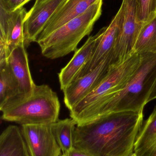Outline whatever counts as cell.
<instances>
[{"mask_svg":"<svg viewBox=\"0 0 156 156\" xmlns=\"http://www.w3.org/2000/svg\"><path fill=\"white\" fill-rule=\"evenodd\" d=\"M140 156H156V142Z\"/></svg>","mask_w":156,"mask_h":156,"instance_id":"23","label":"cell"},{"mask_svg":"<svg viewBox=\"0 0 156 156\" xmlns=\"http://www.w3.org/2000/svg\"><path fill=\"white\" fill-rule=\"evenodd\" d=\"M102 5L103 0H98L85 12L37 41L43 55L49 59H56L76 51L80 42L90 34L100 17Z\"/></svg>","mask_w":156,"mask_h":156,"instance_id":"4","label":"cell"},{"mask_svg":"<svg viewBox=\"0 0 156 156\" xmlns=\"http://www.w3.org/2000/svg\"><path fill=\"white\" fill-rule=\"evenodd\" d=\"M19 95L17 82L8 63L0 65V110Z\"/></svg>","mask_w":156,"mask_h":156,"instance_id":"17","label":"cell"},{"mask_svg":"<svg viewBox=\"0 0 156 156\" xmlns=\"http://www.w3.org/2000/svg\"><path fill=\"white\" fill-rule=\"evenodd\" d=\"M26 48L24 44L16 47L8 59V65L18 84L19 95L30 93L36 85L31 76Z\"/></svg>","mask_w":156,"mask_h":156,"instance_id":"14","label":"cell"},{"mask_svg":"<svg viewBox=\"0 0 156 156\" xmlns=\"http://www.w3.org/2000/svg\"><path fill=\"white\" fill-rule=\"evenodd\" d=\"M57 94L47 84L36 85L32 92L18 95L1 109L2 119L23 125L51 124L59 120Z\"/></svg>","mask_w":156,"mask_h":156,"instance_id":"3","label":"cell"},{"mask_svg":"<svg viewBox=\"0 0 156 156\" xmlns=\"http://www.w3.org/2000/svg\"><path fill=\"white\" fill-rule=\"evenodd\" d=\"M27 12L24 7L13 12L0 6V42L6 43L9 51L25 45L24 25Z\"/></svg>","mask_w":156,"mask_h":156,"instance_id":"12","label":"cell"},{"mask_svg":"<svg viewBox=\"0 0 156 156\" xmlns=\"http://www.w3.org/2000/svg\"><path fill=\"white\" fill-rule=\"evenodd\" d=\"M137 20L144 25L156 16V0H137Z\"/></svg>","mask_w":156,"mask_h":156,"instance_id":"20","label":"cell"},{"mask_svg":"<svg viewBox=\"0 0 156 156\" xmlns=\"http://www.w3.org/2000/svg\"><path fill=\"white\" fill-rule=\"evenodd\" d=\"M51 124L22 125V134L30 156L60 155L61 150L53 134Z\"/></svg>","mask_w":156,"mask_h":156,"instance_id":"8","label":"cell"},{"mask_svg":"<svg viewBox=\"0 0 156 156\" xmlns=\"http://www.w3.org/2000/svg\"><path fill=\"white\" fill-rule=\"evenodd\" d=\"M156 99V80L147 100V103Z\"/></svg>","mask_w":156,"mask_h":156,"instance_id":"24","label":"cell"},{"mask_svg":"<svg viewBox=\"0 0 156 156\" xmlns=\"http://www.w3.org/2000/svg\"><path fill=\"white\" fill-rule=\"evenodd\" d=\"M130 156H137L136 155V154L134 152V153H133V154H132Z\"/></svg>","mask_w":156,"mask_h":156,"instance_id":"26","label":"cell"},{"mask_svg":"<svg viewBox=\"0 0 156 156\" xmlns=\"http://www.w3.org/2000/svg\"><path fill=\"white\" fill-rule=\"evenodd\" d=\"M111 54L95 69L76 79L63 90L64 103L69 111L89 95L106 76L111 68Z\"/></svg>","mask_w":156,"mask_h":156,"instance_id":"7","label":"cell"},{"mask_svg":"<svg viewBox=\"0 0 156 156\" xmlns=\"http://www.w3.org/2000/svg\"><path fill=\"white\" fill-rule=\"evenodd\" d=\"M77 126L76 122L71 118L59 120L51 124L53 134L63 153L74 147V133Z\"/></svg>","mask_w":156,"mask_h":156,"instance_id":"16","label":"cell"},{"mask_svg":"<svg viewBox=\"0 0 156 156\" xmlns=\"http://www.w3.org/2000/svg\"><path fill=\"white\" fill-rule=\"evenodd\" d=\"M60 156H91L89 154L74 147L66 153H63Z\"/></svg>","mask_w":156,"mask_h":156,"instance_id":"22","label":"cell"},{"mask_svg":"<svg viewBox=\"0 0 156 156\" xmlns=\"http://www.w3.org/2000/svg\"><path fill=\"white\" fill-rule=\"evenodd\" d=\"M31 0H0V6L11 12L23 7Z\"/></svg>","mask_w":156,"mask_h":156,"instance_id":"21","label":"cell"},{"mask_svg":"<svg viewBox=\"0 0 156 156\" xmlns=\"http://www.w3.org/2000/svg\"><path fill=\"white\" fill-rule=\"evenodd\" d=\"M0 156H30L21 128L10 125L0 135Z\"/></svg>","mask_w":156,"mask_h":156,"instance_id":"15","label":"cell"},{"mask_svg":"<svg viewBox=\"0 0 156 156\" xmlns=\"http://www.w3.org/2000/svg\"><path fill=\"white\" fill-rule=\"evenodd\" d=\"M140 56V65L125 87L86 113L77 125L85 124L111 113L143 111L156 80V53Z\"/></svg>","mask_w":156,"mask_h":156,"instance_id":"2","label":"cell"},{"mask_svg":"<svg viewBox=\"0 0 156 156\" xmlns=\"http://www.w3.org/2000/svg\"><path fill=\"white\" fill-rule=\"evenodd\" d=\"M98 0H67L47 22L38 37L42 40L75 17L85 12Z\"/></svg>","mask_w":156,"mask_h":156,"instance_id":"13","label":"cell"},{"mask_svg":"<svg viewBox=\"0 0 156 156\" xmlns=\"http://www.w3.org/2000/svg\"><path fill=\"white\" fill-rule=\"evenodd\" d=\"M67 0H45L34 5L27 13L24 25L25 46L27 47L38 37L47 22Z\"/></svg>","mask_w":156,"mask_h":156,"instance_id":"9","label":"cell"},{"mask_svg":"<svg viewBox=\"0 0 156 156\" xmlns=\"http://www.w3.org/2000/svg\"><path fill=\"white\" fill-rule=\"evenodd\" d=\"M156 142V105L148 119L143 123L135 144L134 152L137 156H141Z\"/></svg>","mask_w":156,"mask_h":156,"instance_id":"18","label":"cell"},{"mask_svg":"<svg viewBox=\"0 0 156 156\" xmlns=\"http://www.w3.org/2000/svg\"><path fill=\"white\" fill-rule=\"evenodd\" d=\"M104 29V27H103L97 34L90 36L83 45L75 51L70 61L61 69L58 74V78L62 90H64L77 79L81 71L90 59Z\"/></svg>","mask_w":156,"mask_h":156,"instance_id":"11","label":"cell"},{"mask_svg":"<svg viewBox=\"0 0 156 156\" xmlns=\"http://www.w3.org/2000/svg\"><path fill=\"white\" fill-rule=\"evenodd\" d=\"M141 63V56L134 53L119 65L111 66L109 73L100 84L70 110L71 118L77 122L86 113L122 90Z\"/></svg>","mask_w":156,"mask_h":156,"instance_id":"5","label":"cell"},{"mask_svg":"<svg viewBox=\"0 0 156 156\" xmlns=\"http://www.w3.org/2000/svg\"><path fill=\"white\" fill-rule=\"evenodd\" d=\"M123 19V11L121 5L111 23L108 26L104 27L102 35L90 59L81 71L77 79L95 69L106 57L112 53L122 26Z\"/></svg>","mask_w":156,"mask_h":156,"instance_id":"10","label":"cell"},{"mask_svg":"<svg viewBox=\"0 0 156 156\" xmlns=\"http://www.w3.org/2000/svg\"><path fill=\"white\" fill-rule=\"evenodd\" d=\"M143 111L112 112L76 126L74 147L91 156H130L142 128Z\"/></svg>","mask_w":156,"mask_h":156,"instance_id":"1","label":"cell"},{"mask_svg":"<svg viewBox=\"0 0 156 156\" xmlns=\"http://www.w3.org/2000/svg\"><path fill=\"white\" fill-rule=\"evenodd\" d=\"M45 1V0H35L34 5H37L38 4L41 3V2H43V1Z\"/></svg>","mask_w":156,"mask_h":156,"instance_id":"25","label":"cell"},{"mask_svg":"<svg viewBox=\"0 0 156 156\" xmlns=\"http://www.w3.org/2000/svg\"><path fill=\"white\" fill-rule=\"evenodd\" d=\"M134 52L139 55L156 53V16L142 27L136 41Z\"/></svg>","mask_w":156,"mask_h":156,"instance_id":"19","label":"cell"},{"mask_svg":"<svg viewBox=\"0 0 156 156\" xmlns=\"http://www.w3.org/2000/svg\"><path fill=\"white\" fill-rule=\"evenodd\" d=\"M122 24L111 54V65L121 64L134 53L137 36L143 25L137 20V0H123Z\"/></svg>","mask_w":156,"mask_h":156,"instance_id":"6","label":"cell"}]
</instances>
